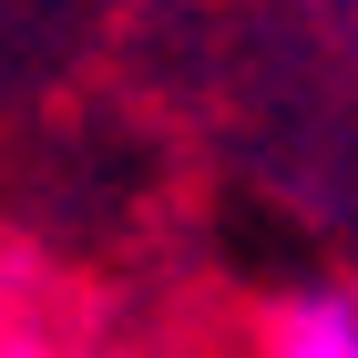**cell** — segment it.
<instances>
[{
	"label": "cell",
	"mask_w": 358,
	"mask_h": 358,
	"mask_svg": "<svg viewBox=\"0 0 358 358\" xmlns=\"http://www.w3.org/2000/svg\"><path fill=\"white\" fill-rule=\"evenodd\" d=\"M0 358H52V348H41L31 328H10V338H0Z\"/></svg>",
	"instance_id": "cell-2"
},
{
	"label": "cell",
	"mask_w": 358,
	"mask_h": 358,
	"mask_svg": "<svg viewBox=\"0 0 358 358\" xmlns=\"http://www.w3.org/2000/svg\"><path fill=\"white\" fill-rule=\"evenodd\" d=\"M266 358H358V297L348 287H307L266 317Z\"/></svg>",
	"instance_id": "cell-1"
}]
</instances>
